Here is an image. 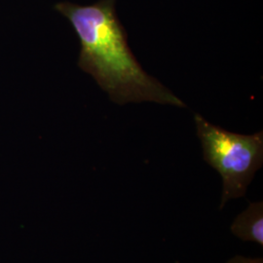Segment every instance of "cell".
<instances>
[{
	"instance_id": "1",
	"label": "cell",
	"mask_w": 263,
	"mask_h": 263,
	"mask_svg": "<svg viewBox=\"0 0 263 263\" xmlns=\"http://www.w3.org/2000/svg\"><path fill=\"white\" fill-rule=\"evenodd\" d=\"M55 9L69 21L79 38L78 66L105 91L115 104L154 102L185 107L168 88L146 73L128 44L116 15L115 0L81 6L59 2Z\"/></svg>"
},
{
	"instance_id": "2",
	"label": "cell",
	"mask_w": 263,
	"mask_h": 263,
	"mask_svg": "<svg viewBox=\"0 0 263 263\" xmlns=\"http://www.w3.org/2000/svg\"><path fill=\"white\" fill-rule=\"evenodd\" d=\"M204 160L222 179L219 210L231 200L244 197L255 173L262 167L263 132L240 135L226 131L194 115Z\"/></svg>"
},
{
	"instance_id": "3",
	"label": "cell",
	"mask_w": 263,
	"mask_h": 263,
	"mask_svg": "<svg viewBox=\"0 0 263 263\" xmlns=\"http://www.w3.org/2000/svg\"><path fill=\"white\" fill-rule=\"evenodd\" d=\"M230 231L243 242L263 247V202L249 203L248 207L233 219Z\"/></svg>"
},
{
	"instance_id": "4",
	"label": "cell",
	"mask_w": 263,
	"mask_h": 263,
	"mask_svg": "<svg viewBox=\"0 0 263 263\" xmlns=\"http://www.w3.org/2000/svg\"><path fill=\"white\" fill-rule=\"evenodd\" d=\"M226 263H263L262 257H250L237 254L229 258Z\"/></svg>"
}]
</instances>
